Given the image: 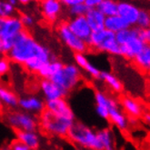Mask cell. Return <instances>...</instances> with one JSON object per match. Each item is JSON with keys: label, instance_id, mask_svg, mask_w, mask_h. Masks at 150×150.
I'll use <instances>...</instances> for the list:
<instances>
[{"label": "cell", "instance_id": "cell-1", "mask_svg": "<svg viewBox=\"0 0 150 150\" xmlns=\"http://www.w3.org/2000/svg\"><path fill=\"white\" fill-rule=\"evenodd\" d=\"M6 57L11 63L22 66L26 71L37 75L47 64L57 59L48 47L38 42L26 29L15 38Z\"/></svg>", "mask_w": 150, "mask_h": 150}, {"label": "cell", "instance_id": "cell-2", "mask_svg": "<svg viewBox=\"0 0 150 150\" xmlns=\"http://www.w3.org/2000/svg\"><path fill=\"white\" fill-rule=\"evenodd\" d=\"M67 138L77 148L83 150H103L96 130L81 121L76 120Z\"/></svg>", "mask_w": 150, "mask_h": 150}, {"label": "cell", "instance_id": "cell-3", "mask_svg": "<svg viewBox=\"0 0 150 150\" xmlns=\"http://www.w3.org/2000/svg\"><path fill=\"white\" fill-rule=\"evenodd\" d=\"M76 121L59 117L45 109L38 116L39 128L45 134L58 138H66Z\"/></svg>", "mask_w": 150, "mask_h": 150}, {"label": "cell", "instance_id": "cell-4", "mask_svg": "<svg viewBox=\"0 0 150 150\" xmlns=\"http://www.w3.org/2000/svg\"><path fill=\"white\" fill-rule=\"evenodd\" d=\"M49 79L70 95L81 85L83 81V73L75 63H67L64 64Z\"/></svg>", "mask_w": 150, "mask_h": 150}, {"label": "cell", "instance_id": "cell-5", "mask_svg": "<svg viewBox=\"0 0 150 150\" xmlns=\"http://www.w3.org/2000/svg\"><path fill=\"white\" fill-rule=\"evenodd\" d=\"M89 50L107 53L111 56H120V47L116 39V34L103 28L93 31L87 41Z\"/></svg>", "mask_w": 150, "mask_h": 150}, {"label": "cell", "instance_id": "cell-6", "mask_svg": "<svg viewBox=\"0 0 150 150\" xmlns=\"http://www.w3.org/2000/svg\"><path fill=\"white\" fill-rule=\"evenodd\" d=\"M3 119L6 124L16 132L38 131L39 128L38 117L20 109L6 111L3 115Z\"/></svg>", "mask_w": 150, "mask_h": 150}, {"label": "cell", "instance_id": "cell-7", "mask_svg": "<svg viewBox=\"0 0 150 150\" xmlns=\"http://www.w3.org/2000/svg\"><path fill=\"white\" fill-rule=\"evenodd\" d=\"M57 36L60 40L63 42V44L67 47L70 50L74 52V54L81 53V54H86V52L89 51L87 43L80 38H78L76 35L68 28L67 21H61L57 24L56 26Z\"/></svg>", "mask_w": 150, "mask_h": 150}, {"label": "cell", "instance_id": "cell-8", "mask_svg": "<svg viewBox=\"0 0 150 150\" xmlns=\"http://www.w3.org/2000/svg\"><path fill=\"white\" fill-rule=\"evenodd\" d=\"M18 109L38 117L46 109V101L38 95L21 96L18 98Z\"/></svg>", "mask_w": 150, "mask_h": 150}, {"label": "cell", "instance_id": "cell-9", "mask_svg": "<svg viewBox=\"0 0 150 150\" xmlns=\"http://www.w3.org/2000/svg\"><path fill=\"white\" fill-rule=\"evenodd\" d=\"M38 88L41 96L46 102L67 98L69 96L62 88L53 83L50 79L42 78L38 83Z\"/></svg>", "mask_w": 150, "mask_h": 150}, {"label": "cell", "instance_id": "cell-10", "mask_svg": "<svg viewBox=\"0 0 150 150\" xmlns=\"http://www.w3.org/2000/svg\"><path fill=\"white\" fill-rule=\"evenodd\" d=\"M43 19L48 24H55L62 11L59 0H38Z\"/></svg>", "mask_w": 150, "mask_h": 150}, {"label": "cell", "instance_id": "cell-11", "mask_svg": "<svg viewBox=\"0 0 150 150\" xmlns=\"http://www.w3.org/2000/svg\"><path fill=\"white\" fill-rule=\"evenodd\" d=\"M46 109L59 117L76 121V115L67 98H60L46 102Z\"/></svg>", "mask_w": 150, "mask_h": 150}, {"label": "cell", "instance_id": "cell-12", "mask_svg": "<svg viewBox=\"0 0 150 150\" xmlns=\"http://www.w3.org/2000/svg\"><path fill=\"white\" fill-rule=\"evenodd\" d=\"M24 30H25V28L18 16L6 18L5 19V24L3 26L1 40L14 44L15 38Z\"/></svg>", "mask_w": 150, "mask_h": 150}, {"label": "cell", "instance_id": "cell-13", "mask_svg": "<svg viewBox=\"0 0 150 150\" xmlns=\"http://www.w3.org/2000/svg\"><path fill=\"white\" fill-rule=\"evenodd\" d=\"M68 28L71 30L76 36L87 43L89 39L92 30L88 25L85 16H76L71 17L68 20H66Z\"/></svg>", "mask_w": 150, "mask_h": 150}, {"label": "cell", "instance_id": "cell-14", "mask_svg": "<svg viewBox=\"0 0 150 150\" xmlns=\"http://www.w3.org/2000/svg\"><path fill=\"white\" fill-rule=\"evenodd\" d=\"M146 44L140 37L133 38L120 45V57L127 60L133 61L138 53L143 49Z\"/></svg>", "mask_w": 150, "mask_h": 150}, {"label": "cell", "instance_id": "cell-15", "mask_svg": "<svg viewBox=\"0 0 150 150\" xmlns=\"http://www.w3.org/2000/svg\"><path fill=\"white\" fill-rule=\"evenodd\" d=\"M140 9L138 6L127 1H120L117 5V15L130 26H136Z\"/></svg>", "mask_w": 150, "mask_h": 150}, {"label": "cell", "instance_id": "cell-16", "mask_svg": "<svg viewBox=\"0 0 150 150\" xmlns=\"http://www.w3.org/2000/svg\"><path fill=\"white\" fill-rule=\"evenodd\" d=\"M74 61L75 64L88 76L93 79H96V80H98L102 70H100L98 67L92 64L86 57V54H81V53L74 54Z\"/></svg>", "mask_w": 150, "mask_h": 150}, {"label": "cell", "instance_id": "cell-17", "mask_svg": "<svg viewBox=\"0 0 150 150\" xmlns=\"http://www.w3.org/2000/svg\"><path fill=\"white\" fill-rule=\"evenodd\" d=\"M108 120L112 125L121 131H125L128 127V117L120 108L119 104L112 105L108 110Z\"/></svg>", "mask_w": 150, "mask_h": 150}, {"label": "cell", "instance_id": "cell-18", "mask_svg": "<svg viewBox=\"0 0 150 150\" xmlns=\"http://www.w3.org/2000/svg\"><path fill=\"white\" fill-rule=\"evenodd\" d=\"M121 108L124 111L128 117H136L138 118L142 117L144 114L143 111V105L140 104L139 101L137 99L131 98V96H124L121 99Z\"/></svg>", "mask_w": 150, "mask_h": 150}, {"label": "cell", "instance_id": "cell-19", "mask_svg": "<svg viewBox=\"0 0 150 150\" xmlns=\"http://www.w3.org/2000/svg\"><path fill=\"white\" fill-rule=\"evenodd\" d=\"M16 136L17 140L32 150H38L40 146L41 138L38 131H18Z\"/></svg>", "mask_w": 150, "mask_h": 150}, {"label": "cell", "instance_id": "cell-20", "mask_svg": "<svg viewBox=\"0 0 150 150\" xmlns=\"http://www.w3.org/2000/svg\"><path fill=\"white\" fill-rule=\"evenodd\" d=\"M18 98L19 96L10 88L0 85V101L5 108H7L8 110L17 109L18 108Z\"/></svg>", "mask_w": 150, "mask_h": 150}, {"label": "cell", "instance_id": "cell-21", "mask_svg": "<svg viewBox=\"0 0 150 150\" xmlns=\"http://www.w3.org/2000/svg\"><path fill=\"white\" fill-rule=\"evenodd\" d=\"M132 62L139 71L145 74H150V46L145 45Z\"/></svg>", "mask_w": 150, "mask_h": 150}, {"label": "cell", "instance_id": "cell-22", "mask_svg": "<svg viewBox=\"0 0 150 150\" xmlns=\"http://www.w3.org/2000/svg\"><path fill=\"white\" fill-rule=\"evenodd\" d=\"M85 17H86L88 25H89L92 32L98 31V30L105 28V16L98 9V8L88 9Z\"/></svg>", "mask_w": 150, "mask_h": 150}, {"label": "cell", "instance_id": "cell-23", "mask_svg": "<svg viewBox=\"0 0 150 150\" xmlns=\"http://www.w3.org/2000/svg\"><path fill=\"white\" fill-rule=\"evenodd\" d=\"M98 80L105 83L109 89L114 93L120 94L122 93L123 89H124V86H123V84L119 80V78L111 72L101 71Z\"/></svg>", "mask_w": 150, "mask_h": 150}, {"label": "cell", "instance_id": "cell-24", "mask_svg": "<svg viewBox=\"0 0 150 150\" xmlns=\"http://www.w3.org/2000/svg\"><path fill=\"white\" fill-rule=\"evenodd\" d=\"M96 134H98V137L103 150H116L115 136L110 128L105 127L96 130Z\"/></svg>", "mask_w": 150, "mask_h": 150}, {"label": "cell", "instance_id": "cell-25", "mask_svg": "<svg viewBox=\"0 0 150 150\" xmlns=\"http://www.w3.org/2000/svg\"><path fill=\"white\" fill-rule=\"evenodd\" d=\"M128 28H130V25L118 15L105 17V28L115 34Z\"/></svg>", "mask_w": 150, "mask_h": 150}, {"label": "cell", "instance_id": "cell-26", "mask_svg": "<svg viewBox=\"0 0 150 150\" xmlns=\"http://www.w3.org/2000/svg\"><path fill=\"white\" fill-rule=\"evenodd\" d=\"M63 65H64V63L61 62L58 58L55 59V60H52L51 62L47 64L40 70V72L38 75L41 77V79L42 78L49 79L53 75H54L55 73H57L58 70L63 67Z\"/></svg>", "mask_w": 150, "mask_h": 150}, {"label": "cell", "instance_id": "cell-27", "mask_svg": "<svg viewBox=\"0 0 150 150\" xmlns=\"http://www.w3.org/2000/svg\"><path fill=\"white\" fill-rule=\"evenodd\" d=\"M136 37H140V29L137 28V26H130L128 28L123 29L116 33V39L119 46Z\"/></svg>", "mask_w": 150, "mask_h": 150}, {"label": "cell", "instance_id": "cell-28", "mask_svg": "<svg viewBox=\"0 0 150 150\" xmlns=\"http://www.w3.org/2000/svg\"><path fill=\"white\" fill-rule=\"evenodd\" d=\"M117 5L118 2L116 0H103L98 9L105 17H108L117 15Z\"/></svg>", "mask_w": 150, "mask_h": 150}, {"label": "cell", "instance_id": "cell-29", "mask_svg": "<svg viewBox=\"0 0 150 150\" xmlns=\"http://www.w3.org/2000/svg\"><path fill=\"white\" fill-rule=\"evenodd\" d=\"M16 16V8L7 1L0 0V18L6 19Z\"/></svg>", "mask_w": 150, "mask_h": 150}, {"label": "cell", "instance_id": "cell-30", "mask_svg": "<svg viewBox=\"0 0 150 150\" xmlns=\"http://www.w3.org/2000/svg\"><path fill=\"white\" fill-rule=\"evenodd\" d=\"M136 26L141 30L150 28V11L146 9H140Z\"/></svg>", "mask_w": 150, "mask_h": 150}, {"label": "cell", "instance_id": "cell-31", "mask_svg": "<svg viewBox=\"0 0 150 150\" xmlns=\"http://www.w3.org/2000/svg\"><path fill=\"white\" fill-rule=\"evenodd\" d=\"M11 64L10 60L6 56H0V79L9 73Z\"/></svg>", "mask_w": 150, "mask_h": 150}, {"label": "cell", "instance_id": "cell-32", "mask_svg": "<svg viewBox=\"0 0 150 150\" xmlns=\"http://www.w3.org/2000/svg\"><path fill=\"white\" fill-rule=\"evenodd\" d=\"M69 14L72 16V17L76 16H85L86 12L88 11V8L85 4H79L74 6L69 7Z\"/></svg>", "mask_w": 150, "mask_h": 150}, {"label": "cell", "instance_id": "cell-33", "mask_svg": "<svg viewBox=\"0 0 150 150\" xmlns=\"http://www.w3.org/2000/svg\"><path fill=\"white\" fill-rule=\"evenodd\" d=\"M19 18L20 20L22 21L24 26H25V28L26 30H28L29 28H31V26L34 25V19H33V17L28 15V14H25V13H21L19 14Z\"/></svg>", "mask_w": 150, "mask_h": 150}, {"label": "cell", "instance_id": "cell-34", "mask_svg": "<svg viewBox=\"0 0 150 150\" xmlns=\"http://www.w3.org/2000/svg\"><path fill=\"white\" fill-rule=\"evenodd\" d=\"M95 112L100 118L104 120H108V108H105L103 107H98V105H95Z\"/></svg>", "mask_w": 150, "mask_h": 150}, {"label": "cell", "instance_id": "cell-35", "mask_svg": "<svg viewBox=\"0 0 150 150\" xmlns=\"http://www.w3.org/2000/svg\"><path fill=\"white\" fill-rule=\"evenodd\" d=\"M10 146H11L12 150H32L31 148H29L28 146H26L25 145L21 143L20 141H18L17 139L13 141V142L10 144Z\"/></svg>", "mask_w": 150, "mask_h": 150}, {"label": "cell", "instance_id": "cell-36", "mask_svg": "<svg viewBox=\"0 0 150 150\" xmlns=\"http://www.w3.org/2000/svg\"><path fill=\"white\" fill-rule=\"evenodd\" d=\"M140 38L146 45L150 46V28L143 30L140 29Z\"/></svg>", "mask_w": 150, "mask_h": 150}, {"label": "cell", "instance_id": "cell-37", "mask_svg": "<svg viewBox=\"0 0 150 150\" xmlns=\"http://www.w3.org/2000/svg\"><path fill=\"white\" fill-rule=\"evenodd\" d=\"M102 1L103 0H85L84 4L88 9H93V8H98Z\"/></svg>", "mask_w": 150, "mask_h": 150}, {"label": "cell", "instance_id": "cell-38", "mask_svg": "<svg viewBox=\"0 0 150 150\" xmlns=\"http://www.w3.org/2000/svg\"><path fill=\"white\" fill-rule=\"evenodd\" d=\"M59 1L61 4H62V6L64 5L69 8V7L79 5V4H84L85 0H59Z\"/></svg>", "mask_w": 150, "mask_h": 150}, {"label": "cell", "instance_id": "cell-39", "mask_svg": "<svg viewBox=\"0 0 150 150\" xmlns=\"http://www.w3.org/2000/svg\"><path fill=\"white\" fill-rule=\"evenodd\" d=\"M142 118L146 125L150 126V113H144L142 115Z\"/></svg>", "mask_w": 150, "mask_h": 150}, {"label": "cell", "instance_id": "cell-40", "mask_svg": "<svg viewBox=\"0 0 150 150\" xmlns=\"http://www.w3.org/2000/svg\"><path fill=\"white\" fill-rule=\"evenodd\" d=\"M137 118L136 117H128V125L135 127L137 124Z\"/></svg>", "mask_w": 150, "mask_h": 150}, {"label": "cell", "instance_id": "cell-41", "mask_svg": "<svg viewBox=\"0 0 150 150\" xmlns=\"http://www.w3.org/2000/svg\"><path fill=\"white\" fill-rule=\"evenodd\" d=\"M4 24H5V19L0 18V39H1V37H2V31H3Z\"/></svg>", "mask_w": 150, "mask_h": 150}, {"label": "cell", "instance_id": "cell-42", "mask_svg": "<svg viewBox=\"0 0 150 150\" xmlns=\"http://www.w3.org/2000/svg\"><path fill=\"white\" fill-rule=\"evenodd\" d=\"M0 150H12L11 149V146H10V145H4V146H2L1 147H0Z\"/></svg>", "mask_w": 150, "mask_h": 150}, {"label": "cell", "instance_id": "cell-43", "mask_svg": "<svg viewBox=\"0 0 150 150\" xmlns=\"http://www.w3.org/2000/svg\"><path fill=\"white\" fill-rule=\"evenodd\" d=\"M17 2H19V3H21V4H23V5H26V4H28V3H30L32 0H16Z\"/></svg>", "mask_w": 150, "mask_h": 150}, {"label": "cell", "instance_id": "cell-44", "mask_svg": "<svg viewBox=\"0 0 150 150\" xmlns=\"http://www.w3.org/2000/svg\"><path fill=\"white\" fill-rule=\"evenodd\" d=\"M7 2H9L11 5H13V6H15L16 3H17V1L16 0H7Z\"/></svg>", "mask_w": 150, "mask_h": 150}, {"label": "cell", "instance_id": "cell-45", "mask_svg": "<svg viewBox=\"0 0 150 150\" xmlns=\"http://www.w3.org/2000/svg\"><path fill=\"white\" fill-rule=\"evenodd\" d=\"M76 150H83V149H80V148H77V147H76Z\"/></svg>", "mask_w": 150, "mask_h": 150}]
</instances>
